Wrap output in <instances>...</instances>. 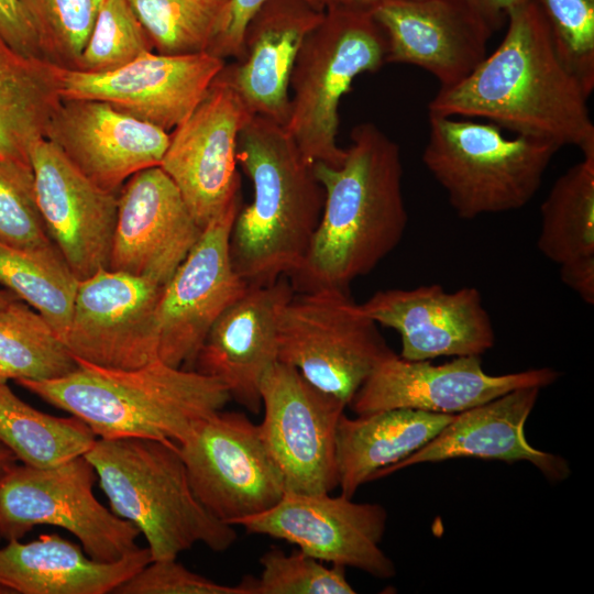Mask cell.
<instances>
[{"label":"cell","mask_w":594,"mask_h":594,"mask_svg":"<svg viewBox=\"0 0 594 594\" xmlns=\"http://www.w3.org/2000/svg\"><path fill=\"white\" fill-rule=\"evenodd\" d=\"M260 578L245 576L241 582L248 594H354L343 566L328 568L298 550L286 554L271 549L261 559Z\"/></svg>","instance_id":"d590c367"},{"label":"cell","mask_w":594,"mask_h":594,"mask_svg":"<svg viewBox=\"0 0 594 594\" xmlns=\"http://www.w3.org/2000/svg\"><path fill=\"white\" fill-rule=\"evenodd\" d=\"M541 388H516L490 402L455 414L452 420L427 444L404 460L377 471L372 481L420 463L451 459L476 458L507 463L526 461L548 480L566 479L570 468L565 459L538 450L525 437V422Z\"/></svg>","instance_id":"d4e9b609"},{"label":"cell","mask_w":594,"mask_h":594,"mask_svg":"<svg viewBox=\"0 0 594 594\" xmlns=\"http://www.w3.org/2000/svg\"><path fill=\"white\" fill-rule=\"evenodd\" d=\"M16 299L19 298L12 292L7 288H0V309L4 308Z\"/></svg>","instance_id":"bcb514c9"},{"label":"cell","mask_w":594,"mask_h":594,"mask_svg":"<svg viewBox=\"0 0 594 594\" xmlns=\"http://www.w3.org/2000/svg\"><path fill=\"white\" fill-rule=\"evenodd\" d=\"M116 594H248L242 583L230 586L194 573L176 559L154 560L127 579Z\"/></svg>","instance_id":"f35d334b"},{"label":"cell","mask_w":594,"mask_h":594,"mask_svg":"<svg viewBox=\"0 0 594 594\" xmlns=\"http://www.w3.org/2000/svg\"><path fill=\"white\" fill-rule=\"evenodd\" d=\"M201 233L169 176L160 166L142 169L118 191L108 268L164 286Z\"/></svg>","instance_id":"d6986e66"},{"label":"cell","mask_w":594,"mask_h":594,"mask_svg":"<svg viewBox=\"0 0 594 594\" xmlns=\"http://www.w3.org/2000/svg\"><path fill=\"white\" fill-rule=\"evenodd\" d=\"M324 10L311 0H268L246 25L241 56L218 77L251 114L283 127L289 116V84L298 53Z\"/></svg>","instance_id":"cb8c5ba5"},{"label":"cell","mask_w":594,"mask_h":594,"mask_svg":"<svg viewBox=\"0 0 594 594\" xmlns=\"http://www.w3.org/2000/svg\"><path fill=\"white\" fill-rule=\"evenodd\" d=\"M454 417L409 408L343 414L337 428V468L341 495L352 498L373 475L432 440Z\"/></svg>","instance_id":"4316f807"},{"label":"cell","mask_w":594,"mask_h":594,"mask_svg":"<svg viewBox=\"0 0 594 594\" xmlns=\"http://www.w3.org/2000/svg\"><path fill=\"white\" fill-rule=\"evenodd\" d=\"M537 248L560 265L594 256V156H584L552 185L540 207Z\"/></svg>","instance_id":"f546056e"},{"label":"cell","mask_w":594,"mask_h":594,"mask_svg":"<svg viewBox=\"0 0 594 594\" xmlns=\"http://www.w3.org/2000/svg\"><path fill=\"white\" fill-rule=\"evenodd\" d=\"M59 101L51 63L0 38V158L31 165L30 145L45 138Z\"/></svg>","instance_id":"83f0119b"},{"label":"cell","mask_w":594,"mask_h":594,"mask_svg":"<svg viewBox=\"0 0 594 594\" xmlns=\"http://www.w3.org/2000/svg\"><path fill=\"white\" fill-rule=\"evenodd\" d=\"M394 351L348 292H294L278 316L277 361L349 406L376 365Z\"/></svg>","instance_id":"ba28073f"},{"label":"cell","mask_w":594,"mask_h":594,"mask_svg":"<svg viewBox=\"0 0 594 594\" xmlns=\"http://www.w3.org/2000/svg\"><path fill=\"white\" fill-rule=\"evenodd\" d=\"M241 196L202 230L164 285L157 308L160 361L193 370L218 317L248 289L230 257V234Z\"/></svg>","instance_id":"5bb4252c"},{"label":"cell","mask_w":594,"mask_h":594,"mask_svg":"<svg viewBox=\"0 0 594 594\" xmlns=\"http://www.w3.org/2000/svg\"><path fill=\"white\" fill-rule=\"evenodd\" d=\"M177 446L196 497L224 524L272 508L286 492L258 425L242 413L212 414Z\"/></svg>","instance_id":"30bf717a"},{"label":"cell","mask_w":594,"mask_h":594,"mask_svg":"<svg viewBox=\"0 0 594 594\" xmlns=\"http://www.w3.org/2000/svg\"><path fill=\"white\" fill-rule=\"evenodd\" d=\"M154 52L207 53L228 0H128Z\"/></svg>","instance_id":"d6a6232c"},{"label":"cell","mask_w":594,"mask_h":594,"mask_svg":"<svg viewBox=\"0 0 594 594\" xmlns=\"http://www.w3.org/2000/svg\"><path fill=\"white\" fill-rule=\"evenodd\" d=\"M266 1L268 0H228L208 53L222 59L228 57L238 59L242 53L246 25Z\"/></svg>","instance_id":"ab89813d"},{"label":"cell","mask_w":594,"mask_h":594,"mask_svg":"<svg viewBox=\"0 0 594 594\" xmlns=\"http://www.w3.org/2000/svg\"><path fill=\"white\" fill-rule=\"evenodd\" d=\"M496 50L429 102V114L481 118L503 130L594 156V124L580 81L564 66L534 0L507 13Z\"/></svg>","instance_id":"6da1fadb"},{"label":"cell","mask_w":594,"mask_h":594,"mask_svg":"<svg viewBox=\"0 0 594 594\" xmlns=\"http://www.w3.org/2000/svg\"><path fill=\"white\" fill-rule=\"evenodd\" d=\"M18 462L14 453L0 441V475Z\"/></svg>","instance_id":"f6af8a7d"},{"label":"cell","mask_w":594,"mask_h":594,"mask_svg":"<svg viewBox=\"0 0 594 594\" xmlns=\"http://www.w3.org/2000/svg\"><path fill=\"white\" fill-rule=\"evenodd\" d=\"M554 50L590 97L594 89V0H534Z\"/></svg>","instance_id":"74e56055"},{"label":"cell","mask_w":594,"mask_h":594,"mask_svg":"<svg viewBox=\"0 0 594 594\" xmlns=\"http://www.w3.org/2000/svg\"><path fill=\"white\" fill-rule=\"evenodd\" d=\"M0 242L23 250L55 245L37 206L31 165L0 158Z\"/></svg>","instance_id":"8d00e7d4"},{"label":"cell","mask_w":594,"mask_h":594,"mask_svg":"<svg viewBox=\"0 0 594 594\" xmlns=\"http://www.w3.org/2000/svg\"><path fill=\"white\" fill-rule=\"evenodd\" d=\"M371 12L386 36V63L426 69L440 89L459 84L483 62L494 33L459 0H378Z\"/></svg>","instance_id":"44dd1931"},{"label":"cell","mask_w":594,"mask_h":594,"mask_svg":"<svg viewBox=\"0 0 594 594\" xmlns=\"http://www.w3.org/2000/svg\"><path fill=\"white\" fill-rule=\"evenodd\" d=\"M341 166L314 164L324 205L307 255L289 275L294 292H348L402 241L408 215L399 146L375 124L353 128Z\"/></svg>","instance_id":"7a4b0ae2"},{"label":"cell","mask_w":594,"mask_h":594,"mask_svg":"<svg viewBox=\"0 0 594 594\" xmlns=\"http://www.w3.org/2000/svg\"><path fill=\"white\" fill-rule=\"evenodd\" d=\"M96 479L85 455L44 469L13 464L0 475V540L50 525L74 535L96 561L116 562L136 551L139 529L97 499Z\"/></svg>","instance_id":"9c48e42d"},{"label":"cell","mask_w":594,"mask_h":594,"mask_svg":"<svg viewBox=\"0 0 594 594\" xmlns=\"http://www.w3.org/2000/svg\"><path fill=\"white\" fill-rule=\"evenodd\" d=\"M42 59L75 69L105 0H19Z\"/></svg>","instance_id":"836d02e7"},{"label":"cell","mask_w":594,"mask_h":594,"mask_svg":"<svg viewBox=\"0 0 594 594\" xmlns=\"http://www.w3.org/2000/svg\"><path fill=\"white\" fill-rule=\"evenodd\" d=\"M386 57V36L371 11L324 10L304 41L289 84L285 129L308 162L341 166L345 148L337 143L340 101L358 76L377 72Z\"/></svg>","instance_id":"52a82bcc"},{"label":"cell","mask_w":594,"mask_h":594,"mask_svg":"<svg viewBox=\"0 0 594 594\" xmlns=\"http://www.w3.org/2000/svg\"><path fill=\"white\" fill-rule=\"evenodd\" d=\"M359 306L375 323L399 333V356L408 361L481 356L495 344L492 319L475 287L451 293L438 284L385 289Z\"/></svg>","instance_id":"ffe728a7"},{"label":"cell","mask_w":594,"mask_h":594,"mask_svg":"<svg viewBox=\"0 0 594 594\" xmlns=\"http://www.w3.org/2000/svg\"><path fill=\"white\" fill-rule=\"evenodd\" d=\"M78 283L56 245L23 250L0 242V285L41 314L63 342Z\"/></svg>","instance_id":"4dcf8cb0"},{"label":"cell","mask_w":594,"mask_h":594,"mask_svg":"<svg viewBox=\"0 0 594 594\" xmlns=\"http://www.w3.org/2000/svg\"><path fill=\"white\" fill-rule=\"evenodd\" d=\"M0 38L18 53L42 59L36 37L19 0H0Z\"/></svg>","instance_id":"60d3db41"},{"label":"cell","mask_w":594,"mask_h":594,"mask_svg":"<svg viewBox=\"0 0 594 594\" xmlns=\"http://www.w3.org/2000/svg\"><path fill=\"white\" fill-rule=\"evenodd\" d=\"M260 394L261 438L285 491L321 494L338 487L337 428L346 404L279 361L264 373Z\"/></svg>","instance_id":"8fae6325"},{"label":"cell","mask_w":594,"mask_h":594,"mask_svg":"<svg viewBox=\"0 0 594 594\" xmlns=\"http://www.w3.org/2000/svg\"><path fill=\"white\" fill-rule=\"evenodd\" d=\"M163 287L109 268L79 280L65 345L76 359L109 369L131 370L158 360Z\"/></svg>","instance_id":"2e32d148"},{"label":"cell","mask_w":594,"mask_h":594,"mask_svg":"<svg viewBox=\"0 0 594 594\" xmlns=\"http://www.w3.org/2000/svg\"><path fill=\"white\" fill-rule=\"evenodd\" d=\"M45 138L94 184L112 193L160 166L169 133L94 99H61Z\"/></svg>","instance_id":"7402d4cb"},{"label":"cell","mask_w":594,"mask_h":594,"mask_svg":"<svg viewBox=\"0 0 594 594\" xmlns=\"http://www.w3.org/2000/svg\"><path fill=\"white\" fill-rule=\"evenodd\" d=\"M293 294L286 277L249 286L215 321L193 365L220 381L232 399L255 415L262 408V377L277 361L278 316Z\"/></svg>","instance_id":"603a6c76"},{"label":"cell","mask_w":594,"mask_h":594,"mask_svg":"<svg viewBox=\"0 0 594 594\" xmlns=\"http://www.w3.org/2000/svg\"><path fill=\"white\" fill-rule=\"evenodd\" d=\"M35 195L45 228L78 280L108 268L118 193L89 180L46 138L29 148Z\"/></svg>","instance_id":"ac0fdd59"},{"label":"cell","mask_w":594,"mask_h":594,"mask_svg":"<svg viewBox=\"0 0 594 594\" xmlns=\"http://www.w3.org/2000/svg\"><path fill=\"white\" fill-rule=\"evenodd\" d=\"M251 116L238 94L217 76L200 103L169 133L160 167L202 230L241 196L237 146Z\"/></svg>","instance_id":"4fadbf2b"},{"label":"cell","mask_w":594,"mask_h":594,"mask_svg":"<svg viewBox=\"0 0 594 594\" xmlns=\"http://www.w3.org/2000/svg\"><path fill=\"white\" fill-rule=\"evenodd\" d=\"M386 522L387 512L376 503H355L329 493L285 492L272 508L235 526L290 542L322 562L389 579L396 568L380 547Z\"/></svg>","instance_id":"9a60e30c"},{"label":"cell","mask_w":594,"mask_h":594,"mask_svg":"<svg viewBox=\"0 0 594 594\" xmlns=\"http://www.w3.org/2000/svg\"><path fill=\"white\" fill-rule=\"evenodd\" d=\"M558 377L550 367L491 375L483 370L480 355L455 356L433 365L394 352L376 365L349 407L356 415L395 408L455 415L516 388L547 387Z\"/></svg>","instance_id":"e0dca14e"},{"label":"cell","mask_w":594,"mask_h":594,"mask_svg":"<svg viewBox=\"0 0 594 594\" xmlns=\"http://www.w3.org/2000/svg\"><path fill=\"white\" fill-rule=\"evenodd\" d=\"M152 561L139 548L116 562H100L57 534L0 547V585L20 594H107Z\"/></svg>","instance_id":"484cf974"},{"label":"cell","mask_w":594,"mask_h":594,"mask_svg":"<svg viewBox=\"0 0 594 594\" xmlns=\"http://www.w3.org/2000/svg\"><path fill=\"white\" fill-rule=\"evenodd\" d=\"M77 367L47 320L21 299L0 309V383L50 381Z\"/></svg>","instance_id":"1f68e13d"},{"label":"cell","mask_w":594,"mask_h":594,"mask_svg":"<svg viewBox=\"0 0 594 594\" xmlns=\"http://www.w3.org/2000/svg\"><path fill=\"white\" fill-rule=\"evenodd\" d=\"M76 360L77 367L63 377L16 384L82 420L98 439L150 438L179 444L231 399L217 378L160 360L131 370Z\"/></svg>","instance_id":"277c9868"},{"label":"cell","mask_w":594,"mask_h":594,"mask_svg":"<svg viewBox=\"0 0 594 594\" xmlns=\"http://www.w3.org/2000/svg\"><path fill=\"white\" fill-rule=\"evenodd\" d=\"M559 150L542 139L506 138L493 122L429 114L422 162L457 216L470 220L526 206Z\"/></svg>","instance_id":"8992f818"},{"label":"cell","mask_w":594,"mask_h":594,"mask_svg":"<svg viewBox=\"0 0 594 594\" xmlns=\"http://www.w3.org/2000/svg\"><path fill=\"white\" fill-rule=\"evenodd\" d=\"M560 277L582 300L594 304V256L560 265Z\"/></svg>","instance_id":"b9f144b4"},{"label":"cell","mask_w":594,"mask_h":594,"mask_svg":"<svg viewBox=\"0 0 594 594\" xmlns=\"http://www.w3.org/2000/svg\"><path fill=\"white\" fill-rule=\"evenodd\" d=\"M97 436L79 418L56 417L22 400L0 383V441L22 464L52 468L85 455Z\"/></svg>","instance_id":"f1b7e54d"},{"label":"cell","mask_w":594,"mask_h":594,"mask_svg":"<svg viewBox=\"0 0 594 594\" xmlns=\"http://www.w3.org/2000/svg\"><path fill=\"white\" fill-rule=\"evenodd\" d=\"M322 10L354 9L371 11L378 0H312Z\"/></svg>","instance_id":"ee69618b"},{"label":"cell","mask_w":594,"mask_h":594,"mask_svg":"<svg viewBox=\"0 0 594 594\" xmlns=\"http://www.w3.org/2000/svg\"><path fill=\"white\" fill-rule=\"evenodd\" d=\"M151 51L153 45L128 0H105L75 69L108 73Z\"/></svg>","instance_id":"e575fe53"},{"label":"cell","mask_w":594,"mask_h":594,"mask_svg":"<svg viewBox=\"0 0 594 594\" xmlns=\"http://www.w3.org/2000/svg\"><path fill=\"white\" fill-rule=\"evenodd\" d=\"M480 18H482L495 32L507 19V13L526 0H459Z\"/></svg>","instance_id":"7bdbcfd3"},{"label":"cell","mask_w":594,"mask_h":594,"mask_svg":"<svg viewBox=\"0 0 594 594\" xmlns=\"http://www.w3.org/2000/svg\"><path fill=\"white\" fill-rule=\"evenodd\" d=\"M85 457L111 512L144 536L152 561L176 559L196 543L224 551L237 540L234 526L218 520L196 497L177 443L97 439Z\"/></svg>","instance_id":"5b68a950"},{"label":"cell","mask_w":594,"mask_h":594,"mask_svg":"<svg viewBox=\"0 0 594 594\" xmlns=\"http://www.w3.org/2000/svg\"><path fill=\"white\" fill-rule=\"evenodd\" d=\"M0 594H10V592L2 585H0Z\"/></svg>","instance_id":"7dc6e473"},{"label":"cell","mask_w":594,"mask_h":594,"mask_svg":"<svg viewBox=\"0 0 594 594\" xmlns=\"http://www.w3.org/2000/svg\"><path fill=\"white\" fill-rule=\"evenodd\" d=\"M226 62L209 53L145 52L102 74L51 64L61 99H94L168 133L200 103Z\"/></svg>","instance_id":"7c38bea8"},{"label":"cell","mask_w":594,"mask_h":594,"mask_svg":"<svg viewBox=\"0 0 594 594\" xmlns=\"http://www.w3.org/2000/svg\"><path fill=\"white\" fill-rule=\"evenodd\" d=\"M237 161L253 186L230 234V257L248 286L297 271L319 223L324 189L285 127L252 114L242 127Z\"/></svg>","instance_id":"3957f363"}]
</instances>
